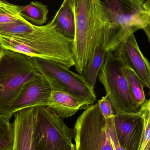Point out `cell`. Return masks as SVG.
<instances>
[{"instance_id":"cell-1","label":"cell","mask_w":150,"mask_h":150,"mask_svg":"<svg viewBox=\"0 0 150 150\" xmlns=\"http://www.w3.org/2000/svg\"><path fill=\"white\" fill-rule=\"evenodd\" d=\"M0 48L60 64L70 69L74 66V40L59 34L51 21L36 26L24 38L0 35Z\"/></svg>"},{"instance_id":"cell-2","label":"cell","mask_w":150,"mask_h":150,"mask_svg":"<svg viewBox=\"0 0 150 150\" xmlns=\"http://www.w3.org/2000/svg\"><path fill=\"white\" fill-rule=\"evenodd\" d=\"M75 16L73 54L75 70L81 75L97 45L110 28L100 1L72 0Z\"/></svg>"},{"instance_id":"cell-3","label":"cell","mask_w":150,"mask_h":150,"mask_svg":"<svg viewBox=\"0 0 150 150\" xmlns=\"http://www.w3.org/2000/svg\"><path fill=\"white\" fill-rule=\"evenodd\" d=\"M110 26L106 52L113 53L131 34L142 30L150 42V0L100 1Z\"/></svg>"},{"instance_id":"cell-4","label":"cell","mask_w":150,"mask_h":150,"mask_svg":"<svg viewBox=\"0 0 150 150\" xmlns=\"http://www.w3.org/2000/svg\"><path fill=\"white\" fill-rule=\"evenodd\" d=\"M1 49L2 54L0 58V115L10 119L9 109L11 105L25 83L38 71L30 57Z\"/></svg>"},{"instance_id":"cell-5","label":"cell","mask_w":150,"mask_h":150,"mask_svg":"<svg viewBox=\"0 0 150 150\" xmlns=\"http://www.w3.org/2000/svg\"><path fill=\"white\" fill-rule=\"evenodd\" d=\"M74 137L73 129L67 126L52 109L37 107L33 133L35 150H66L73 144Z\"/></svg>"},{"instance_id":"cell-6","label":"cell","mask_w":150,"mask_h":150,"mask_svg":"<svg viewBox=\"0 0 150 150\" xmlns=\"http://www.w3.org/2000/svg\"><path fill=\"white\" fill-rule=\"evenodd\" d=\"M98 78L108 95L114 114L139 112V109L132 96L120 58L113 53H107Z\"/></svg>"},{"instance_id":"cell-7","label":"cell","mask_w":150,"mask_h":150,"mask_svg":"<svg viewBox=\"0 0 150 150\" xmlns=\"http://www.w3.org/2000/svg\"><path fill=\"white\" fill-rule=\"evenodd\" d=\"M73 129L75 150H112L107 123L98 103L85 110Z\"/></svg>"},{"instance_id":"cell-8","label":"cell","mask_w":150,"mask_h":150,"mask_svg":"<svg viewBox=\"0 0 150 150\" xmlns=\"http://www.w3.org/2000/svg\"><path fill=\"white\" fill-rule=\"evenodd\" d=\"M39 73L51 77L80 102L83 109L93 105L96 100L94 90L81 75L77 74L60 64L31 57Z\"/></svg>"},{"instance_id":"cell-9","label":"cell","mask_w":150,"mask_h":150,"mask_svg":"<svg viewBox=\"0 0 150 150\" xmlns=\"http://www.w3.org/2000/svg\"><path fill=\"white\" fill-rule=\"evenodd\" d=\"M51 88L48 81L39 72L28 81L11 105L10 117L16 112L28 108L48 106Z\"/></svg>"},{"instance_id":"cell-10","label":"cell","mask_w":150,"mask_h":150,"mask_svg":"<svg viewBox=\"0 0 150 150\" xmlns=\"http://www.w3.org/2000/svg\"><path fill=\"white\" fill-rule=\"evenodd\" d=\"M114 52L115 56L134 70L144 86L150 89V63L141 52L134 34L127 37Z\"/></svg>"},{"instance_id":"cell-11","label":"cell","mask_w":150,"mask_h":150,"mask_svg":"<svg viewBox=\"0 0 150 150\" xmlns=\"http://www.w3.org/2000/svg\"><path fill=\"white\" fill-rule=\"evenodd\" d=\"M114 125L118 142L125 150H137L142 130V119L137 113L114 114Z\"/></svg>"},{"instance_id":"cell-12","label":"cell","mask_w":150,"mask_h":150,"mask_svg":"<svg viewBox=\"0 0 150 150\" xmlns=\"http://www.w3.org/2000/svg\"><path fill=\"white\" fill-rule=\"evenodd\" d=\"M37 107L14 114L13 144L12 150H33V133Z\"/></svg>"},{"instance_id":"cell-13","label":"cell","mask_w":150,"mask_h":150,"mask_svg":"<svg viewBox=\"0 0 150 150\" xmlns=\"http://www.w3.org/2000/svg\"><path fill=\"white\" fill-rule=\"evenodd\" d=\"M42 74L48 81L51 88L48 106L52 109L59 117L67 118L75 115L79 110H83L80 102L68 93L57 81L50 76Z\"/></svg>"},{"instance_id":"cell-14","label":"cell","mask_w":150,"mask_h":150,"mask_svg":"<svg viewBox=\"0 0 150 150\" xmlns=\"http://www.w3.org/2000/svg\"><path fill=\"white\" fill-rule=\"evenodd\" d=\"M56 31L61 35L74 40L75 21L72 0H65L51 21Z\"/></svg>"},{"instance_id":"cell-15","label":"cell","mask_w":150,"mask_h":150,"mask_svg":"<svg viewBox=\"0 0 150 150\" xmlns=\"http://www.w3.org/2000/svg\"><path fill=\"white\" fill-rule=\"evenodd\" d=\"M108 30L104 37L96 45L93 54L82 71L81 76L91 88L94 89L100 70L105 60L107 52L106 48L109 38Z\"/></svg>"},{"instance_id":"cell-16","label":"cell","mask_w":150,"mask_h":150,"mask_svg":"<svg viewBox=\"0 0 150 150\" xmlns=\"http://www.w3.org/2000/svg\"><path fill=\"white\" fill-rule=\"evenodd\" d=\"M21 16L33 25L42 26L48 19L47 6L38 1H32L25 6H18Z\"/></svg>"},{"instance_id":"cell-17","label":"cell","mask_w":150,"mask_h":150,"mask_svg":"<svg viewBox=\"0 0 150 150\" xmlns=\"http://www.w3.org/2000/svg\"><path fill=\"white\" fill-rule=\"evenodd\" d=\"M123 64L125 74L132 96L137 107L139 109L140 106L146 100L144 91V85L134 70L128 65L125 64L123 63Z\"/></svg>"},{"instance_id":"cell-18","label":"cell","mask_w":150,"mask_h":150,"mask_svg":"<svg viewBox=\"0 0 150 150\" xmlns=\"http://www.w3.org/2000/svg\"><path fill=\"white\" fill-rule=\"evenodd\" d=\"M142 119V130L137 150H150V101L146 100L139 110Z\"/></svg>"},{"instance_id":"cell-19","label":"cell","mask_w":150,"mask_h":150,"mask_svg":"<svg viewBox=\"0 0 150 150\" xmlns=\"http://www.w3.org/2000/svg\"><path fill=\"white\" fill-rule=\"evenodd\" d=\"M14 137L13 124L7 117L0 115V150H12Z\"/></svg>"},{"instance_id":"cell-20","label":"cell","mask_w":150,"mask_h":150,"mask_svg":"<svg viewBox=\"0 0 150 150\" xmlns=\"http://www.w3.org/2000/svg\"><path fill=\"white\" fill-rule=\"evenodd\" d=\"M28 22L21 16L18 6L10 3L8 6H0V25Z\"/></svg>"},{"instance_id":"cell-21","label":"cell","mask_w":150,"mask_h":150,"mask_svg":"<svg viewBox=\"0 0 150 150\" xmlns=\"http://www.w3.org/2000/svg\"><path fill=\"white\" fill-rule=\"evenodd\" d=\"M100 111L105 120L113 117L114 112L108 95L106 94L97 103Z\"/></svg>"},{"instance_id":"cell-22","label":"cell","mask_w":150,"mask_h":150,"mask_svg":"<svg viewBox=\"0 0 150 150\" xmlns=\"http://www.w3.org/2000/svg\"><path fill=\"white\" fill-rule=\"evenodd\" d=\"M114 116L106 120L112 150H125L119 144L117 137L114 125Z\"/></svg>"},{"instance_id":"cell-23","label":"cell","mask_w":150,"mask_h":150,"mask_svg":"<svg viewBox=\"0 0 150 150\" xmlns=\"http://www.w3.org/2000/svg\"><path fill=\"white\" fill-rule=\"evenodd\" d=\"M10 3L7 1H0V6H6L9 5Z\"/></svg>"},{"instance_id":"cell-24","label":"cell","mask_w":150,"mask_h":150,"mask_svg":"<svg viewBox=\"0 0 150 150\" xmlns=\"http://www.w3.org/2000/svg\"><path fill=\"white\" fill-rule=\"evenodd\" d=\"M66 150H75V145L74 144L68 146Z\"/></svg>"},{"instance_id":"cell-25","label":"cell","mask_w":150,"mask_h":150,"mask_svg":"<svg viewBox=\"0 0 150 150\" xmlns=\"http://www.w3.org/2000/svg\"><path fill=\"white\" fill-rule=\"evenodd\" d=\"M1 49H0V57H1Z\"/></svg>"},{"instance_id":"cell-26","label":"cell","mask_w":150,"mask_h":150,"mask_svg":"<svg viewBox=\"0 0 150 150\" xmlns=\"http://www.w3.org/2000/svg\"><path fill=\"white\" fill-rule=\"evenodd\" d=\"M1 49V54H2V49ZM0 58H1V57H0Z\"/></svg>"},{"instance_id":"cell-27","label":"cell","mask_w":150,"mask_h":150,"mask_svg":"<svg viewBox=\"0 0 150 150\" xmlns=\"http://www.w3.org/2000/svg\"><path fill=\"white\" fill-rule=\"evenodd\" d=\"M33 150H35V149H34V147H33Z\"/></svg>"}]
</instances>
